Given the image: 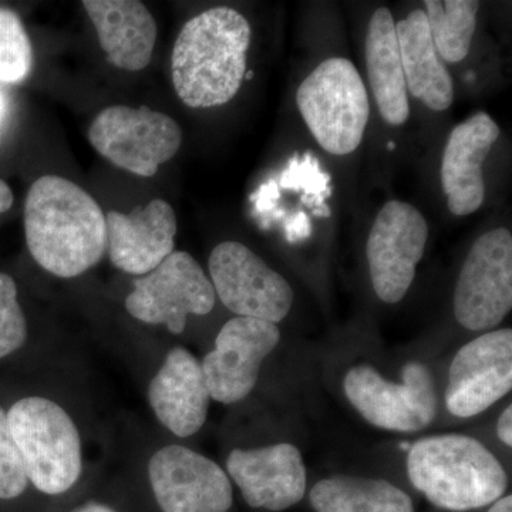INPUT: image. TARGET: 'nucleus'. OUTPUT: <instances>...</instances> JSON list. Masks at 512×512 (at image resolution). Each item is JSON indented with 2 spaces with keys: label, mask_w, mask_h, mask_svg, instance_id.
I'll list each match as a JSON object with an SVG mask.
<instances>
[{
  "label": "nucleus",
  "mask_w": 512,
  "mask_h": 512,
  "mask_svg": "<svg viewBox=\"0 0 512 512\" xmlns=\"http://www.w3.org/2000/svg\"><path fill=\"white\" fill-rule=\"evenodd\" d=\"M106 228L111 264L126 274L147 275L174 252L177 218L167 201L153 200L130 214L110 211Z\"/></svg>",
  "instance_id": "nucleus-16"
},
{
  "label": "nucleus",
  "mask_w": 512,
  "mask_h": 512,
  "mask_svg": "<svg viewBox=\"0 0 512 512\" xmlns=\"http://www.w3.org/2000/svg\"><path fill=\"white\" fill-rule=\"evenodd\" d=\"M512 387V330L500 329L458 350L448 370L446 406L468 419L490 409Z\"/></svg>",
  "instance_id": "nucleus-14"
},
{
  "label": "nucleus",
  "mask_w": 512,
  "mask_h": 512,
  "mask_svg": "<svg viewBox=\"0 0 512 512\" xmlns=\"http://www.w3.org/2000/svg\"><path fill=\"white\" fill-rule=\"evenodd\" d=\"M402 383H393L369 365L346 373L343 389L357 412L379 429L414 433L436 419L437 394L430 370L419 362L407 363Z\"/></svg>",
  "instance_id": "nucleus-7"
},
{
  "label": "nucleus",
  "mask_w": 512,
  "mask_h": 512,
  "mask_svg": "<svg viewBox=\"0 0 512 512\" xmlns=\"http://www.w3.org/2000/svg\"><path fill=\"white\" fill-rule=\"evenodd\" d=\"M227 470L252 508L284 511L305 495L306 470L301 451L279 443L254 450L231 451Z\"/></svg>",
  "instance_id": "nucleus-15"
},
{
  "label": "nucleus",
  "mask_w": 512,
  "mask_h": 512,
  "mask_svg": "<svg viewBox=\"0 0 512 512\" xmlns=\"http://www.w3.org/2000/svg\"><path fill=\"white\" fill-rule=\"evenodd\" d=\"M396 35L404 80L414 99L433 111L450 109L454 100L453 79L431 39L426 12L413 10L397 23Z\"/></svg>",
  "instance_id": "nucleus-20"
},
{
  "label": "nucleus",
  "mask_w": 512,
  "mask_h": 512,
  "mask_svg": "<svg viewBox=\"0 0 512 512\" xmlns=\"http://www.w3.org/2000/svg\"><path fill=\"white\" fill-rule=\"evenodd\" d=\"M25 235L33 259L59 278H76L107 251L106 215L89 192L67 178L45 175L25 202Z\"/></svg>",
  "instance_id": "nucleus-1"
},
{
  "label": "nucleus",
  "mask_w": 512,
  "mask_h": 512,
  "mask_svg": "<svg viewBox=\"0 0 512 512\" xmlns=\"http://www.w3.org/2000/svg\"><path fill=\"white\" fill-rule=\"evenodd\" d=\"M316 512H414L412 498L386 480L330 477L313 485Z\"/></svg>",
  "instance_id": "nucleus-22"
},
{
  "label": "nucleus",
  "mask_w": 512,
  "mask_h": 512,
  "mask_svg": "<svg viewBox=\"0 0 512 512\" xmlns=\"http://www.w3.org/2000/svg\"><path fill=\"white\" fill-rule=\"evenodd\" d=\"M214 286L188 252L174 251L147 275L134 281L126 308L148 325H165L174 335L184 332L188 315H208L215 306Z\"/></svg>",
  "instance_id": "nucleus-8"
},
{
  "label": "nucleus",
  "mask_w": 512,
  "mask_h": 512,
  "mask_svg": "<svg viewBox=\"0 0 512 512\" xmlns=\"http://www.w3.org/2000/svg\"><path fill=\"white\" fill-rule=\"evenodd\" d=\"M94 150L128 173L153 177L180 150L183 131L177 121L150 107L111 106L89 128Z\"/></svg>",
  "instance_id": "nucleus-6"
},
{
  "label": "nucleus",
  "mask_w": 512,
  "mask_h": 512,
  "mask_svg": "<svg viewBox=\"0 0 512 512\" xmlns=\"http://www.w3.org/2000/svg\"><path fill=\"white\" fill-rule=\"evenodd\" d=\"M251 25L232 8H212L188 20L175 40L171 76L175 93L191 109L224 106L247 73Z\"/></svg>",
  "instance_id": "nucleus-2"
},
{
  "label": "nucleus",
  "mask_w": 512,
  "mask_h": 512,
  "mask_svg": "<svg viewBox=\"0 0 512 512\" xmlns=\"http://www.w3.org/2000/svg\"><path fill=\"white\" fill-rule=\"evenodd\" d=\"M299 113L323 150L348 156L362 143L369 123V96L355 64L325 60L299 86Z\"/></svg>",
  "instance_id": "nucleus-5"
},
{
  "label": "nucleus",
  "mask_w": 512,
  "mask_h": 512,
  "mask_svg": "<svg viewBox=\"0 0 512 512\" xmlns=\"http://www.w3.org/2000/svg\"><path fill=\"white\" fill-rule=\"evenodd\" d=\"M148 478L160 512H228L234 504L225 471L187 447L158 450L148 464Z\"/></svg>",
  "instance_id": "nucleus-12"
},
{
  "label": "nucleus",
  "mask_w": 512,
  "mask_h": 512,
  "mask_svg": "<svg viewBox=\"0 0 512 512\" xmlns=\"http://www.w3.org/2000/svg\"><path fill=\"white\" fill-rule=\"evenodd\" d=\"M32 64V43L22 20L12 10L0 9V82H23Z\"/></svg>",
  "instance_id": "nucleus-24"
},
{
  "label": "nucleus",
  "mask_w": 512,
  "mask_h": 512,
  "mask_svg": "<svg viewBox=\"0 0 512 512\" xmlns=\"http://www.w3.org/2000/svg\"><path fill=\"white\" fill-rule=\"evenodd\" d=\"M101 49L113 66L127 72L146 69L157 40V25L137 0H84Z\"/></svg>",
  "instance_id": "nucleus-19"
},
{
  "label": "nucleus",
  "mask_w": 512,
  "mask_h": 512,
  "mask_svg": "<svg viewBox=\"0 0 512 512\" xmlns=\"http://www.w3.org/2000/svg\"><path fill=\"white\" fill-rule=\"evenodd\" d=\"M512 308V235L485 232L468 252L454 292V315L464 329L480 332L503 322Z\"/></svg>",
  "instance_id": "nucleus-9"
},
{
  "label": "nucleus",
  "mask_w": 512,
  "mask_h": 512,
  "mask_svg": "<svg viewBox=\"0 0 512 512\" xmlns=\"http://www.w3.org/2000/svg\"><path fill=\"white\" fill-rule=\"evenodd\" d=\"M6 104H5V97H3V94L0 93V121L3 119V114H5Z\"/></svg>",
  "instance_id": "nucleus-31"
},
{
  "label": "nucleus",
  "mask_w": 512,
  "mask_h": 512,
  "mask_svg": "<svg viewBox=\"0 0 512 512\" xmlns=\"http://www.w3.org/2000/svg\"><path fill=\"white\" fill-rule=\"evenodd\" d=\"M210 392L197 357L174 348L148 387V400L157 419L178 437L198 433L207 420Z\"/></svg>",
  "instance_id": "nucleus-18"
},
{
  "label": "nucleus",
  "mask_w": 512,
  "mask_h": 512,
  "mask_svg": "<svg viewBox=\"0 0 512 512\" xmlns=\"http://www.w3.org/2000/svg\"><path fill=\"white\" fill-rule=\"evenodd\" d=\"M512 407L508 406L507 409L501 413L500 419L497 424V434L500 440L503 441L505 446H512Z\"/></svg>",
  "instance_id": "nucleus-27"
},
{
  "label": "nucleus",
  "mask_w": 512,
  "mask_h": 512,
  "mask_svg": "<svg viewBox=\"0 0 512 512\" xmlns=\"http://www.w3.org/2000/svg\"><path fill=\"white\" fill-rule=\"evenodd\" d=\"M28 488V476L10 433L8 414L0 407V501L18 500Z\"/></svg>",
  "instance_id": "nucleus-26"
},
{
  "label": "nucleus",
  "mask_w": 512,
  "mask_h": 512,
  "mask_svg": "<svg viewBox=\"0 0 512 512\" xmlns=\"http://www.w3.org/2000/svg\"><path fill=\"white\" fill-rule=\"evenodd\" d=\"M407 473L431 504L456 512L494 504L508 484L493 453L480 441L461 434L417 441L407 456Z\"/></svg>",
  "instance_id": "nucleus-3"
},
{
  "label": "nucleus",
  "mask_w": 512,
  "mask_h": 512,
  "mask_svg": "<svg viewBox=\"0 0 512 512\" xmlns=\"http://www.w3.org/2000/svg\"><path fill=\"white\" fill-rule=\"evenodd\" d=\"M28 323L18 302V288L9 275L0 274V359L22 348Z\"/></svg>",
  "instance_id": "nucleus-25"
},
{
  "label": "nucleus",
  "mask_w": 512,
  "mask_h": 512,
  "mask_svg": "<svg viewBox=\"0 0 512 512\" xmlns=\"http://www.w3.org/2000/svg\"><path fill=\"white\" fill-rule=\"evenodd\" d=\"M366 66L380 116L390 126H403L410 116L396 23L389 8L370 19L366 37Z\"/></svg>",
  "instance_id": "nucleus-21"
},
{
  "label": "nucleus",
  "mask_w": 512,
  "mask_h": 512,
  "mask_svg": "<svg viewBox=\"0 0 512 512\" xmlns=\"http://www.w3.org/2000/svg\"><path fill=\"white\" fill-rule=\"evenodd\" d=\"M208 265L215 295L229 311L275 325L291 312V285L247 245L222 242L211 252Z\"/></svg>",
  "instance_id": "nucleus-10"
},
{
  "label": "nucleus",
  "mask_w": 512,
  "mask_h": 512,
  "mask_svg": "<svg viewBox=\"0 0 512 512\" xmlns=\"http://www.w3.org/2000/svg\"><path fill=\"white\" fill-rule=\"evenodd\" d=\"M487 512H512L511 495H507V497H503L500 498V500L495 501L493 507H491Z\"/></svg>",
  "instance_id": "nucleus-30"
},
{
  "label": "nucleus",
  "mask_w": 512,
  "mask_h": 512,
  "mask_svg": "<svg viewBox=\"0 0 512 512\" xmlns=\"http://www.w3.org/2000/svg\"><path fill=\"white\" fill-rule=\"evenodd\" d=\"M426 18L440 59L458 63L466 59L476 32L477 0H427Z\"/></svg>",
  "instance_id": "nucleus-23"
},
{
  "label": "nucleus",
  "mask_w": 512,
  "mask_h": 512,
  "mask_svg": "<svg viewBox=\"0 0 512 512\" xmlns=\"http://www.w3.org/2000/svg\"><path fill=\"white\" fill-rule=\"evenodd\" d=\"M69 512H123L113 505L99 500H87L84 503L76 505Z\"/></svg>",
  "instance_id": "nucleus-28"
},
{
  "label": "nucleus",
  "mask_w": 512,
  "mask_h": 512,
  "mask_svg": "<svg viewBox=\"0 0 512 512\" xmlns=\"http://www.w3.org/2000/svg\"><path fill=\"white\" fill-rule=\"evenodd\" d=\"M13 204V192L5 181L0 180V214L9 210Z\"/></svg>",
  "instance_id": "nucleus-29"
},
{
  "label": "nucleus",
  "mask_w": 512,
  "mask_h": 512,
  "mask_svg": "<svg viewBox=\"0 0 512 512\" xmlns=\"http://www.w3.org/2000/svg\"><path fill=\"white\" fill-rule=\"evenodd\" d=\"M9 429L29 484L47 497L69 493L82 476L79 430L59 404L25 397L10 407Z\"/></svg>",
  "instance_id": "nucleus-4"
},
{
  "label": "nucleus",
  "mask_w": 512,
  "mask_h": 512,
  "mask_svg": "<svg viewBox=\"0 0 512 512\" xmlns=\"http://www.w3.org/2000/svg\"><path fill=\"white\" fill-rule=\"evenodd\" d=\"M498 137L500 127L484 111L474 114L451 131L440 171L441 185L451 214L466 217L483 205V165Z\"/></svg>",
  "instance_id": "nucleus-17"
},
{
  "label": "nucleus",
  "mask_w": 512,
  "mask_h": 512,
  "mask_svg": "<svg viewBox=\"0 0 512 512\" xmlns=\"http://www.w3.org/2000/svg\"><path fill=\"white\" fill-rule=\"evenodd\" d=\"M279 340L281 332L275 323L245 316L228 320L215 339L214 350L201 363L211 399L222 404L244 400Z\"/></svg>",
  "instance_id": "nucleus-13"
},
{
  "label": "nucleus",
  "mask_w": 512,
  "mask_h": 512,
  "mask_svg": "<svg viewBox=\"0 0 512 512\" xmlns=\"http://www.w3.org/2000/svg\"><path fill=\"white\" fill-rule=\"evenodd\" d=\"M429 225L416 207L389 201L377 214L367 239V261L380 301H402L426 251Z\"/></svg>",
  "instance_id": "nucleus-11"
}]
</instances>
